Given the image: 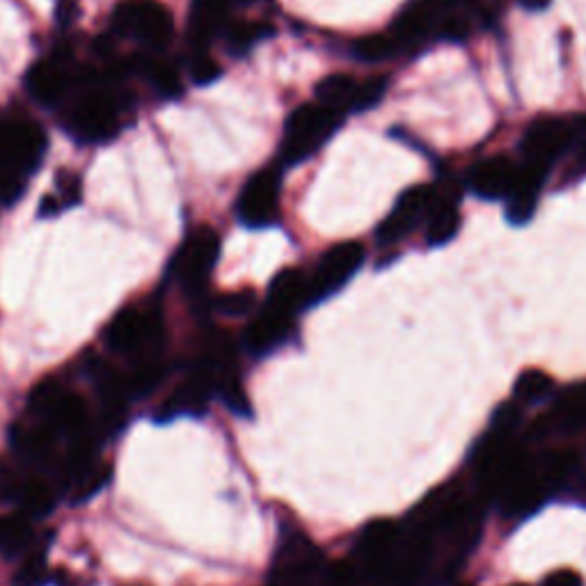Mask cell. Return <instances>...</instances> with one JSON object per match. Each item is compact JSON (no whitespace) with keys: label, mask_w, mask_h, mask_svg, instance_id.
Returning a JSON list of instances; mask_svg holds the SVG:
<instances>
[{"label":"cell","mask_w":586,"mask_h":586,"mask_svg":"<svg viewBox=\"0 0 586 586\" xmlns=\"http://www.w3.org/2000/svg\"><path fill=\"white\" fill-rule=\"evenodd\" d=\"M49 147L44 129L35 122H10L0 126V202H17L30 174Z\"/></svg>","instance_id":"cell-1"},{"label":"cell","mask_w":586,"mask_h":586,"mask_svg":"<svg viewBox=\"0 0 586 586\" xmlns=\"http://www.w3.org/2000/svg\"><path fill=\"white\" fill-rule=\"evenodd\" d=\"M344 117L321 106L319 101L305 104L293 110L284 126L280 161L284 165H298L312 158L326 142L335 136V131L342 126Z\"/></svg>","instance_id":"cell-2"},{"label":"cell","mask_w":586,"mask_h":586,"mask_svg":"<svg viewBox=\"0 0 586 586\" xmlns=\"http://www.w3.org/2000/svg\"><path fill=\"white\" fill-rule=\"evenodd\" d=\"M163 339V319L156 307H124L106 328V344L115 353L140 355V360L156 358Z\"/></svg>","instance_id":"cell-3"},{"label":"cell","mask_w":586,"mask_h":586,"mask_svg":"<svg viewBox=\"0 0 586 586\" xmlns=\"http://www.w3.org/2000/svg\"><path fill=\"white\" fill-rule=\"evenodd\" d=\"M474 3L477 0H417L392 23L390 35L397 42L399 51H406L410 46L426 42L429 37H438L442 23L456 14H465L467 7Z\"/></svg>","instance_id":"cell-4"},{"label":"cell","mask_w":586,"mask_h":586,"mask_svg":"<svg viewBox=\"0 0 586 586\" xmlns=\"http://www.w3.org/2000/svg\"><path fill=\"white\" fill-rule=\"evenodd\" d=\"M67 129L83 145H106L122 131V106L108 92H90L71 108Z\"/></svg>","instance_id":"cell-5"},{"label":"cell","mask_w":586,"mask_h":586,"mask_svg":"<svg viewBox=\"0 0 586 586\" xmlns=\"http://www.w3.org/2000/svg\"><path fill=\"white\" fill-rule=\"evenodd\" d=\"M110 26L115 33L154 46V49L168 44L174 33L172 14L158 0H124L115 7Z\"/></svg>","instance_id":"cell-6"},{"label":"cell","mask_w":586,"mask_h":586,"mask_svg":"<svg viewBox=\"0 0 586 586\" xmlns=\"http://www.w3.org/2000/svg\"><path fill=\"white\" fill-rule=\"evenodd\" d=\"M577 138H580L577 122L564 117H541L529 124L522 136V156L525 163L548 172Z\"/></svg>","instance_id":"cell-7"},{"label":"cell","mask_w":586,"mask_h":586,"mask_svg":"<svg viewBox=\"0 0 586 586\" xmlns=\"http://www.w3.org/2000/svg\"><path fill=\"white\" fill-rule=\"evenodd\" d=\"M220 255V236L216 229L200 227L188 234L177 255L172 257L170 271L186 289L200 291L216 268Z\"/></svg>","instance_id":"cell-8"},{"label":"cell","mask_w":586,"mask_h":586,"mask_svg":"<svg viewBox=\"0 0 586 586\" xmlns=\"http://www.w3.org/2000/svg\"><path fill=\"white\" fill-rule=\"evenodd\" d=\"M280 168H264L245 181L239 200H236V216L250 229H266L277 220L280 209Z\"/></svg>","instance_id":"cell-9"},{"label":"cell","mask_w":586,"mask_h":586,"mask_svg":"<svg viewBox=\"0 0 586 586\" xmlns=\"http://www.w3.org/2000/svg\"><path fill=\"white\" fill-rule=\"evenodd\" d=\"M387 90V78H369V81H358V78L335 74L323 78L316 85V101L321 106L335 110L339 115L362 113V110L374 108Z\"/></svg>","instance_id":"cell-10"},{"label":"cell","mask_w":586,"mask_h":586,"mask_svg":"<svg viewBox=\"0 0 586 586\" xmlns=\"http://www.w3.org/2000/svg\"><path fill=\"white\" fill-rule=\"evenodd\" d=\"M364 261V248L358 241L337 243L321 257L316 271L310 275V291H312V305L321 303L337 291H342L353 275L360 271Z\"/></svg>","instance_id":"cell-11"},{"label":"cell","mask_w":586,"mask_h":586,"mask_svg":"<svg viewBox=\"0 0 586 586\" xmlns=\"http://www.w3.org/2000/svg\"><path fill=\"white\" fill-rule=\"evenodd\" d=\"M435 207V193L431 186H413L403 193L390 216L378 225L376 239L380 245H394L406 239L422 220H429Z\"/></svg>","instance_id":"cell-12"},{"label":"cell","mask_w":586,"mask_h":586,"mask_svg":"<svg viewBox=\"0 0 586 586\" xmlns=\"http://www.w3.org/2000/svg\"><path fill=\"white\" fill-rule=\"evenodd\" d=\"M225 376L213 374V371L197 367L193 371V376L186 378L177 390L170 394V399L163 403L161 413L156 415V419L161 424L165 422H174L177 417H200L207 410V403L211 399V394H216L218 383Z\"/></svg>","instance_id":"cell-13"},{"label":"cell","mask_w":586,"mask_h":586,"mask_svg":"<svg viewBox=\"0 0 586 586\" xmlns=\"http://www.w3.org/2000/svg\"><path fill=\"white\" fill-rule=\"evenodd\" d=\"M71 87L74 71L65 58L39 60L26 74V90L42 106H58Z\"/></svg>","instance_id":"cell-14"},{"label":"cell","mask_w":586,"mask_h":586,"mask_svg":"<svg viewBox=\"0 0 586 586\" xmlns=\"http://www.w3.org/2000/svg\"><path fill=\"white\" fill-rule=\"evenodd\" d=\"M293 330V316L284 314L280 310H273V307H264L255 321L250 323L248 330H245V348L257 358H264V355L273 353L275 348H280L287 342Z\"/></svg>","instance_id":"cell-15"},{"label":"cell","mask_w":586,"mask_h":586,"mask_svg":"<svg viewBox=\"0 0 586 586\" xmlns=\"http://www.w3.org/2000/svg\"><path fill=\"white\" fill-rule=\"evenodd\" d=\"M550 490L545 488V483L538 477V472L529 465V470L520 474L518 479H513L506 486L504 493L500 495L502 511L506 518H525L532 516L534 511L541 509Z\"/></svg>","instance_id":"cell-16"},{"label":"cell","mask_w":586,"mask_h":586,"mask_svg":"<svg viewBox=\"0 0 586 586\" xmlns=\"http://www.w3.org/2000/svg\"><path fill=\"white\" fill-rule=\"evenodd\" d=\"M518 168L509 158L495 156L488 161H481L477 168L470 172V186L474 195H479L481 200H504L509 197L513 184H516Z\"/></svg>","instance_id":"cell-17"},{"label":"cell","mask_w":586,"mask_h":586,"mask_svg":"<svg viewBox=\"0 0 586 586\" xmlns=\"http://www.w3.org/2000/svg\"><path fill=\"white\" fill-rule=\"evenodd\" d=\"M543 181L545 170L536 168V165L525 163L522 168H518L516 184H513L509 197H506L509 200V204H506V218H509V223L525 225L534 218Z\"/></svg>","instance_id":"cell-18"},{"label":"cell","mask_w":586,"mask_h":586,"mask_svg":"<svg viewBox=\"0 0 586 586\" xmlns=\"http://www.w3.org/2000/svg\"><path fill=\"white\" fill-rule=\"evenodd\" d=\"M266 305L291 316L303 310V307H310V275L300 271V268H287V271L277 273L271 282V289H268Z\"/></svg>","instance_id":"cell-19"},{"label":"cell","mask_w":586,"mask_h":586,"mask_svg":"<svg viewBox=\"0 0 586 586\" xmlns=\"http://www.w3.org/2000/svg\"><path fill=\"white\" fill-rule=\"evenodd\" d=\"M397 538L399 529L392 520H374L362 529L355 552H358L364 566H383L392 554L394 545H397Z\"/></svg>","instance_id":"cell-20"},{"label":"cell","mask_w":586,"mask_h":586,"mask_svg":"<svg viewBox=\"0 0 586 586\" xmlns=\"http://www.w3.org/2000/svg\"><path fill=\"white\" fill-rule=\"evenodd\" d=\"M227 0H195L190 10V42L197 51L207 49V44L227 26Z\"/></svg>","instance_id":"cell-21"},{"label":"cell","mask_w":586,"mask_h":586,"mask_svg":"<svg viewBox=\"0 0 586 586\" xmlns=\"http://www.w3.org/2000/svg\"><path fill=\"white\" fill-rule=\"evenodd\" d=\"M49 424L55 429V433L65 435H81L87 426V408L85 401L78 394L65 392L58 403V408L53 410L49 417Z\"/></svg>","instance_id":"cell-22"},{"label":"cell","mask_w":586,"mask_h":586,"mask_svg":"<svg viewBox=\"0 0 586 586\" xmlns=\"http://www.w3.org/2000/svg\"><path fill=\"white\" fill-rule=\"evenodd\" d=\"M458 227H461V213L454 202H442L435 204L429 225H426V241L433 248H440V245H447L449 241L456 239Z\"/></svg>","instance_id":"cell-23"},{"label":"cell","mask_w":586,"mask_h":586,"mask_svg":"<svg viewBox=\"0 0 586 586\" xmlns=\"http://www.w3.org/2000/svg\"><path fill=\"white\" fill-rule=\"evenodd\" d=\"M110 474H113V467L110 465L85 463L81 470L71 474V495H74V502L78 504L92 500L110 481Z\"/></svg>","instance_id":"cell-24"},{"label":"cell","mask_w":586,"mask_h":586,"mask_svg":"<svg viewBox=\"0 0 586 586\" xmlns=\"http://www.w3.org/2000/svg\"><path fill=\"white\" fill-rule=\"evenodd\" d=\"M554 380L541 369H527L513 385V397L518 403H541L552 394Z\"/></svg>","instance_id":"cell-25"},{"label":"cell","mask_w":586,"mask_h":586,"mask_svg":"<svg viewBox=\"0 0 586 586\" xmlns=\"http://www.w3.org/2000/svg\"><path fill=\"white\" fill-rule=\"evenodd\" d=\"M577 467V456L573 451H554L548 458H545L543 465L538 467V477L545 483V488L550 490H557L561 486H566L568 479L573 477Z\"/></svg>","instance_id":"cell-26"},{"label":"cell","mask_w":586,"mask_h":586,"mask_svg":"<svg viewBox=\"0 0 586 586\" xmlns=\"http://www.w3.org/2000/svg\"><path fill=\"white\" fill-rule=\"evenodd\" d=\"M17 500L21 504L23 513H28V516H33V518H44V516H49L51 509H53L55 495L44 481L33 479V481L21 483Z\"/></svg>","instance_id":"cell-27"},{"label":"cell","mask_w":586,"mask_h":586,"mask_svg":"<svg viewBox=\"0 0 586 586\" xmlns=\"http://www.w3.org/2000/svg\"><path fill=\"white\" fill-rule=\"evenodd\" d=\"M136 69L140 74L152 83L158 92L165 94V97H174V94L181 92V81L177 69L170 67V62L156 60V58H138Z\"/></svg>","instance_id":"cell-28"},{"label":"cell","mask_w":586,"mask_h":586,"mask_svg":"<svg viewBox=\"0 0 586 586\" xmlns=\"http://www.w3.org/2000/svg\"><path fill=\"white\" fill-rule=\"evenodd\" d=\"M557 419L568 431L582 429L586 424V383L575 385L557 403Z\"/></svg>","instance_id":"cell-29"},{"label":"cell","mask_w":586,"mask_h":586,"mask_svg":"<svg viewBox=\"0 0 586 586\" xmlns=\"http://www.w3.org/2000/svg\"><path fill=\"white\" fill-rule=\"evenodd\" d=\"M163 364L158 358H145L138 360L136 369L131 371V376H126V390H129V397H145L154 390V387L163 380Z\"/></svg>","instance_id":"cell-30"},{"label":"cell","mask_w":586,"mask_h":586,"mask_svg":"<svg viewBox=\"0 0 586 586\" xmlns=\"http://www.w3.org/2000/svg\"><path fill=\"white\" fill-rule=\"evenodd\" d=\"M273 30L268 23H257V21H239L227 26V44L229 51L234 53H245L252 46L259 44L261 39L271 35Z\"/></svg>","instance_id":"cell-31"},{"label":"cell","mask_w":586,"mask_h":586,"mask_svg":"<svg viewBox=\"0 0 586 586\" xmlns=\"http://www.w3.org/2000/svg\"><path fill=\"white\" fill-rule=\"evenodd\" d=\"M355 58L362 62H383L390 60L394 55L401 53L397 42H394L390 33L383 35H367L353 44Z\"/></svg>","instance_id":"cell-32"},{"label":"cell","mask_w":586,"mask_h":586,"mask_svg":"<svg viewBox=\"0 0 586 586\" xmlns=\"http://www.w3.org/2000/svg\"><path fill=\"white\" fill-rule=\"evenodd\" d=\"M30 541H33V532H30L26 520L7 516L0 518V552L14 557V554L26 550Z\"/></svg>","instance_id":"cell-33"},{"label":"cell","mask_w":586,"mask_h":586,"mask_svg":"<svg viewBox=\"0 0 586 586\" xmlns=\"http://www.w3.org/2000/svg\"><path fill=\"white\" fill-rule=\"evenodd\" d=\"M62 394H65V390H62L58 380H53V378L42 380V383L35 387L33 394H30V399H28L30 413H33L35 417L49 419L53 415V410L58 408Z\"/></svg>","instance_id":"cell-34"},{"label":"cell","mask_w":586,"mask_h":586,"mask_svg":"<svg viewBox=\"0 0 586 586\" xmlns=\"http://www.w3.org/2000/svg\"><path fill=\"white\" fill-rule=\"evenodd\" d=\"M216 394H220V399H223L225 406L232 410L234 415H239V417H248L250 415L248 394L243 392V387L239 385V380H236L232 374L220 380Z\"/></svg>","instance_id":"cell-35"},{"label":"cell","mask_w":586,"mask_h":586,"mask_svg":"<svg viewBox=\"0 0 586 586\" xmlns=\"http://www.w3.org/2000/svg\"><path fill=\"white\" fill-rule=\"evenodd\" d=\"M46 582H49L46 561L42 557H30L26 564L17 570L12 586H46Z\"/></svg>","instance_id":"cell-36"},{"label":"cell","mask_w":586,"mask_h":586,"mask_svg":"<svg viewBox=\"0 0 586 586\" xmlns=\"http://www.w3.org/2000/svg\"><path fill=\"white\" fill-rule=\"evenodd\" d=\"M220 74H223V69H220L218 62L207 51H197L193 60H190V76H193L197 85H209L216 78H220Z\"/></svg>","instance_id":"cell-37"},{"label":"cell","mask_w":586,"mask_h":586,"mask_svg":"<svg viewBox=\"0 0 586 586\" xmlns=\"http://www.w3.org/2000/svg\"><path fill=\"white\" fill-rule=\"evenodd\" d=\"M255 303V291L250 289H241V291H234V293H227L218 300V307L220 312H225L229 316H241L245 314Z\"/></svg>","instance_id":"cell-38"},{"label":"cell","mask_w":586,"mask_h":586,"mask_svg":"<svg viewBox=\"0 0 586 586\" xmlns=\"http://www.w3.org/2000/svg\"><path fill=\"white\" fill-rule=\"evenodd\" d=\"M58 193L60 195H55V197H58L65 209L71 207V204H78L81 202V195H83L81 179H78L76 174H71V172H58Z\"/></svg>","instance_id":"cell-39"},{"label":"cell","mask_w":586,"mask_h":586,"mask_svg":"<svg viewBox=\"0 0 586 586\" xmlns=\"http://www.w3.org/2000/svg\"><path fill=\"white\" fill-rule=\"evenodd\" d=\"M520 422V408L516 403H502L493 415V431L509 435Z\"/></svg>","instance_id":"cell-40"},{"label":"cell","mask_w":586,"mask_h":586,"mask_svg":"<svg viewBox=\"0 0 586 586\" xmlns=\"http://www.w3.org/2000/svg\"><path fill=\"white\" fill-rule=\"evenodd\" d=\"M543 586H582V577L577 575L575 570L561 568V570H554V573L545 577Z\"/></svg>","instance_id":"cell-41"},{"label":"cell","mask_w":586,"mask_h":586,"mask_svg":"<svg viewBox=\"0 0 586 586\" xmlns=\"http://www.w3.org/2000/svg\"><path fill=\"white\" fill-rule=\"evenodd\" d=\"M586 174V136H580V147H577L573 165H570V179H580Z\"/></svg>","instance_id":"cell-42"},{"label":"cell","mask_w":586,"mask_h":586,"mask_svg":"<svg viewBox=\"0 0 586 586\" xmlns=\"http://www.w3.org/2000/svg\"><path fill=\"white\" fill-rule=\"evenodd\" d=\"M552 3V0H520V5L529 12H541Z\"/></svg>","instance_id":"cell-43"},{"label":"cell","mask_w":586,"mask_h":586,"mask_svg":"<svg viewBox=\"0 0 586 586\" xmlns=\"http://www.w3.org/2000/svg\"><path fill=\"white\" fill-rule=\"evenodd\" d=\"M516 586H522V584H516Z\"/></svg>","instance_id":"cell-44"}]
</instances>
